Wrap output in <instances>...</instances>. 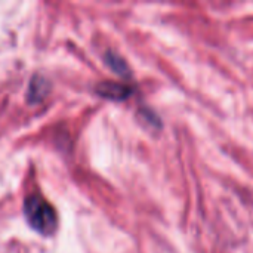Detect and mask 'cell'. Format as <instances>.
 Wrapping results in <instances>:
<instances>
[{
    "label": "cell",
    "mask_w": 253,
    "mask_h": 253,
    "mask_svg": "<svg viewBox=\"0 0 253 253\" xmlns=\"http://www.w3.org/2000/svg\"><path fill=\"white\" fill-rule=\"evenodd\" d=\"M27 224L40 236L52 237L58 231L59 219L55 208L39 193H31L22 205Z\"/></svg>",
    "instance_id": "1"
},
{
    "label": "cell",
    "mask_w": 253,
    "mask_h": 253,
    "mask_svg": "<svg viewBox=\"0 0 253 253\" xmlns=\"http://www.w3.org/2000/svg\"><path fill=\"white\" fill-rule=\"evenodd\" d=\"M95 93L108 101H125L132 96L133 87L120 82H101L95 86Z\"/></svg>",
    "instance_id": "2"
},
{
    "label": "cell",
    "mask_w": 253,
    "mask_h": 253,
    "mask_svg": "<svg viewBox=\"0 0 253 253\" xmlns=\"http://www.w3.org/2000/svg\"><path fill=\"white\" fill-rule=\"evenodd\" d=\"M50 92V82L43 74H34L30 80L27 90L28 104H40Z\"/></svg>",
    "instance_id": "3"
},
{
    "label": "cell",
    "mask_w": 253,
    "mask_h": 253,
    "mask_svg": "<svg viewBox=\"0 0 253 253\" xmlns=\"http://www.w3.org/2000/svg\"><path fill=\"white\" fill-rule=\"evenodd\" d=\"M104 61H105V64L108 65V68L113 70L117 76H120V77H123V79H129V77L132 76L127 62H126L117 52H114V50H111V49L107 50L105 55H104Z\"/></svg>",
    "instance_id": "4"
},
{
    "label": "cell",
    "mask_w": 253,
    "mask_h": 253,
    "mask_svg": "<svg viewBox=\"0 0 253 253\" xmlns=\"http://www.w3.org/2000/svg\"><path fill=\"white\" fill-rule=\"evenodd\" d=\"M141 114H142V119H144L145 122H148L151 126H156V127L160 126L159 117H157L153 111H150V110H141Z\"/></svg>",
    "instance_id": "5"
}]
</instances>
